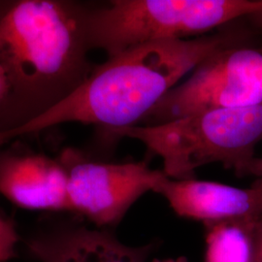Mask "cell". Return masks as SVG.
Returning a JSON list of instances; mask_svg holds the SVG:
<instances>
[{"label": "cell", "instance_id": "11", "mask_svg": "<svg viewBox=\"0 0 262 262\" xmlns=\"http://www.w3.org/2000/svg\"><path fill=\"white\" fill-rule=\"evenodd\" d=\"M21 241L16 224L0 211V262H9L17 256V246Z\"/></svg>", "mask_w": 262, "mask_h": 262}, {"label": "cell", "instance_id": "7", "mask_svg": "<svg viewBox=\"0 0 262 262\" xmlns=\"http://www.w3.org/2000/svg\"><path fill=\"white\" fill-rule=\"evenodd\" d=\"M0 194L23 209L71 212L64 166L32 150H0Z\"/></svg>", "mask_w": 262, "mask_h": 262}, {"label": "cell", "instance_id": "8", "mask_svg": "<svg viewBox=\"0 0 262 262\" xmlns=\"http://www.w3.org/2000/svg\"><path fill=\"white\" fill-rule=\"evenodd\" d=\"M182 217L202 225L233 219L262 216V178L240 188L196 179L173 180L164 175L154 189Z\"/></svg>", "mask_w": 262, "mask_h": 262}, {"label": "cell", "instance_id": "9", "mask_svg": "<svg viewBox=\"0 0 262 262\" xmlns=\"http://www.w3.org/2000/svg\"><path fill=\"white\" fill-rule=\"evenodd\" d=\"M261 217L203 224L206 243L204 262H253L256 225Z\"/></svg>", "mask_w": 262, "mask_h": 262}, {"label": "cell", "instance_id": "12", "mask_svg": "<svg viewBox=\"0 0 262 262\" xmlns=\"http://www.w3.org/2000/svg\"><path fill=\"white\" fill-rule=\"evenodd\" d=\"M253 262H262V217L256 225L255 237V253Z\"/></svg>", "mask_w": 262, "mask_h": 262}, {"label": "cell", "instance_id": "6", "mask_svg": "<svg viewBox=\"0 0 262 262\" xmlns=\"http://www.w3.org/2000/svg\"><path fill=\"white\" fill-rule=\"evenodd\" d=\"M67 174L71 213L83 215L101 229L115 227L145 193L154 191L165 175L146 161L109 163L68 148L57 157Z\"/></svg>", "mask_w": 262, "mask_h": 262}, {"label": "cell", "instance_id": "1", "mask_svg": "<svg viewBox=\"0 0 262 262\" xmlns=\"http://www.w3.org/2000/svg\"><path fill=\"white\" fill-rule=\"evenodd\" d=\"M85 10L68 0H0V64L9 84L0 134L50 111L90 75Z\"/></svg>", "mask_w": 262, "mask_h": 262}, {"label": "cell", "instance_id": "13", "mask_svg": "<svg viewBox=\"0 0 262 262\" xmlns=\"http://www.w3.org/2000/svg\"><path fill=\"white\" fill-rule=\"evenodd\" d=\"M9 91V84L4 69L0 64V105L5 100Z\"/></svg>", "mask_w": 262, "mask_h": 262}, {"label": "cell", "instance_id": "14", "mask_svg": "<svg viewBox=\"0 0 262 262\" xmlns=\"http://www.w3.org/2000/svg\"><path fill=\"white\" fill-rule=\"evenodd\" d=\"M245 19H248L253 28H255L262 32V8L253 12V14L249 15Z\"/></svg>", "mask_w": 262, "mask_h": 262}, {"label": "cell", "instance_id": "15", "mask_svg": "<svg viewBox=\"0 0 262 262\" xmlns=\"http://www.w3.org/2000/svg\"><path fill=\"white\" fill-rule=\"evenodd\" d=\"M151 262H189L187 260L186 257L184 256H179L176 258H172V257H169V258H156L154 260H151Z\"/></svg>", "mask_w": 262, "mask_h": 262}, {"label": "cell", "instance_id": "5", "mask_svg": "<svg viewBox=\"0 0 262 262\" xmlns=\"http://www.w3.org/2000/svg\"><path fill=\"white\" fill-rule=\"evenodd\" d=\"M262 104V47L247 43L221 49L200 62L141 122L155 125L195 113Z\"/></svg>", "mask_w": 262, "mask_h": 262}, {"label": "cell", "instance_id": "3", "mask_svg": "<svg viewBox=\"0 0 262 262\" xmlns=\"http://www.w3.org/2000/svg\"><path fill=\"white\" fill-rule=\"evenodd\" d=\"M107 133L140 141L161 159L162 171L173 180L194 179V171L210 163H221L238 177L262 178V159L255 155L262 141V104L213 109Z\"/></svg>", "mask_w": 262, "mask_h": 262}, {"label": "cell", "instance_id": "10", "mask_svg": "<svg viewBox=\"0 0 262 262\" xmlns=\"http://www.w3.org/2000/svg\"><path fill=\"white\" fill-rule=\"evenodd\" d=\"M152 247V244L139 247L124 245L108 229H105L99 262H145L149 257Z\"/></svg>", "mask_w": 262, "mask_h": 262}, {"label": "cell", "instance_id": "4", "mask_svg": "<svg viewBox=\"0 0 262 262\" xmlns=\"http://www.w3.org/2000/svg\"><path fill=\"white\" fill-rule=\"evenodd\" d=\"M262 8V0H113L88 8L84 30L91 50L108 56L142 44L187 40Z\"/></svg>", "mask_w": 262, "mask_h": 262}, {"label": "cell", "instance_id": "2", "mask_svg": "<svg viewBox=\"0 0 262 262\" xmlns=\"http://www.w3.org/2000/svg\"><path fill=\"white\" fill-rule=\"evenodd\" d=\"M245 38V33L226 31L150 42L108 56L56 107L18 129L0 134V146L66 122L94 124L106 132L139 125L184 76L216 51L246 43Z\"/></svg>", "mask_w": 262, "mask_h": 262}]
</instances>
